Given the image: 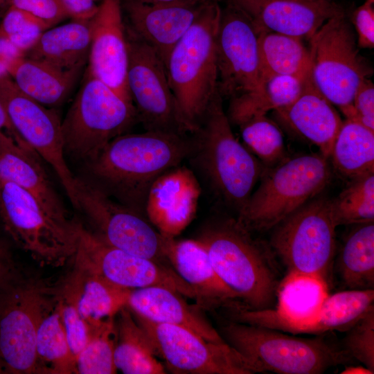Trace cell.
I'll return each mask as SVG.
<instances>
[{
  "label": "cell",
  "mask_w": 374,
  "mask_h": 374,
  "mask_svg": "<svg viewBox=\"0 0 374 374\" xmlns=\"http://www.w3.org/2000/svg\"><path fill=\"white\" fill-rule=\"evenodd\" d=\"M287 130L315 145L329 159L343 121L333 105L307 77L299 96L289 105L274 111Z\"/></svg>",
  "instance_id": "603a6c76"
},
{
  "label": "cell",
  "mask_w": 374,
  "mask_h": 374,
  "mask_svg": "<svg viewBox=\"0 0 374 374\" xmlns=\"http://www.w3.org/2000/svg\"><path fill=\"white\" fill-rule=\"evenodd\" d=\"M195 145L193 134L148 130L123 134L87 163L89 181L145 217V202L154 181L188 159Z\"/></svg>",
  "instance_id": "6da1fadb"
},
{
  "label": "cell",
  "mask_w": 374,
  "mask_h": 374,
  "mask_svg": "<svg viewBox=\"0 0 374 374\" xmlns=\"http://www.w3.org/2000/svg\"><path fill=\"white\" fill-rule=\"evenodd\" d=\"M55 293L73 303L89 327L114 318L127 305L131 290L117 285L74 260Z\"/></svg>",
  "instance_id": "cb8c5ba5"
},
{
  "label": "cell",
  "mask_w": 374,
  "mask_h": 374,
  "mask_svg": "<svg viewBox=\"0 0 374 374\" xmlns=\"http://www.w3.org/2000/svg\"><path fill=\"white\" fill-rule=\"evenodd\" d=\"M341 374H373L374 372L365 366H348L340 373Z\"/></svg>",
  "instance_id": "f907efd6"
},
{
  "label": "cell",
  "mask_w": 374,
  "mask_h": 374,
  "mask_svg": "<svg viewBox=\"0 0 374 374\" xmlns=\"http://www.w3.org/2000/svg\"><path fill=\"white\" fill-rule=\"evenodd\" d=\"M75 208L107 244L130 253L162 262L163 236L148 219L108 196L89 180L76 177Z\"/></svg>",
  "instance_id": "4fadbf2b"
},
{
  "label": "cell",
  "mask_w": 374,
  "mask_h": 374,
  "mask_svg": "<svg viewBox=\"0 0 374 374\" xmlns=\"http://www.w3.org/2000/svg\"><path fill=\"white\" fill-rule=\"evenodd\" d=\"M222 100L217 91L193 133L195 145L188 160L215 195L238 214L265 166L234 136Z\"/></svg>",
  "instance_id": "3957f363"
},
{
  "label": "cell",
  "mask_w": 374,
  "mask_h": 374,
  "mask_svg": "<svg viewBox=\"0 0 374 374\" xmlns=\"http://www.w3.org/2000/svg\"><path fill=\"white\" fill-rule=\"evenodd\" d=\"M8 3L38 18L49 28L70 17L62 0H9Z\"/></svg>",
  "instance_id": "ee69618b"
},
{
  "label": "cell",
  "mask_w": 374,
  "mask_h": 374,
  "mask_svg": "<svg viewBox=\"0 0 374 374\" xmlns=\"http://www.w3.org/2000/svg\"><path fill=\"white\" fill-rule=\"evenodd\" d=\"M54 294L71 351L77 360L89 341L90 327L73 303Z\"/></svg>",
  "instance_id": "b9f144b4"
},
{
  "label": "cell",
  "mask_w": 374,
  "mask_h": 374,
  "mask_svg": "<svg viewBox=\"0 0 374 374\" xmlns=\"http://www.w3.org/2000/svg\"><path fill=\"white\" fill-rule=\"evenodd\" d=\"M220 0L211 1L174 46L166 63L181 117L193 133L217 93V35Z\"/></svg>",
  "instance_id": "277c9868"
},
{
  "label": "cell",
  "mask_w": 374,
  "mask_h": 374,
  "mask_svg": "<svg viewBox=\"0 0 374 374\" xmlns=\"http://www.w3.org/2000/svg\"><path fill=\"white\" fill-rule=\"evenodd\" d=\"M358 47H374V0H365L352 15Z\"/></svg>",
  "instance_id": "f6af8a7d"
},
{
  "label": "cell",
  "mask_w": 374,
  "mask_h": 374,
  "mask_svg": "<svg viewBox=\"0 0 374 374\" xmlns=\"http://www.w3.org/2000/svg\"><path fill=\"white\" fill-rule=\"evenodd\" d=\"M9 0H0V7L5 4L6 3H8Z\"/></svg>",
  "instance_id": "db71d44e"
},
{
  "label": "cell",
  "mask_w": 374,
  "mask_h": 374,
  "mask_svg": "<svg viewBox=\"0 0 374 374\" xmlns=\"http://www.w3.org/2000/svg\"><path fill=\"white\" fill-rule=\"evenodd\" d=\"M117 339L114 318L90 328L89 341L76 360V373L112 374L117 371L114 360Z\"/></svg>",
  "instance_id": "74e56055"
},
{
  "label": "cell",
  "mask_w": 374,
  "mask_h": 374,
  "mask_svg": "<svg viewBox=\"0 0 374 374\" xmlns=\"http://www.w3.org/2000/svg\"><path fill=\"white\" fill-rule=\"evenodd\" d=\"M132 312L152 322L187 328L208 341L225 343L198 305L188 304L183 296L163 286L131 290L127 305Z\"/></svg>",
  "instance_id": "d4e9b609"
},
{
  "label": "cell",
  "mask_w": 374,
  "mask_h": 374,
  "mask_svg": "<svg viewBox=\"0 0 374 374\" xmlns=\"http://www.w3.org/2000/svg\"><path fill=\"white\" fill-rule=\"evenodd\" d=\"M49 26L20 9L9 6L0 24V36L8 39L25 55Z\"/></svg>",
  "instance_id": "ab89813d"
},
{
  "label": "cell",
  "mask_w": 374,
  "mask_h": 374,
  "mask_svg": "<svg viewBox=\"0 0 374 374\" xmlns=\"http://www.w3.org/2000/svg\"><path fill=\"white\" fill-rule=\"evenodd\" d=\"M126 35L127 86L137 121L148 131L193 134L181 117L162 60L149 46Z\"/></svg>",
  "instance_id": "9a60e30c"
},
{
  "label": "cell",
  "mask_w": 374,
  "mask_h": 374,
  "mask_svg": "<svg viewBox=\"0 0 374 374\" xmlns=\"http://www.w3.org/2000/svg\"><path fill=\"white\" fill-rule=\"evenodd\" d=\"M36 353L41 373H76V360L71 351L55 301L39 323Z\"/></svg>",
  "instance_id": "d590c367"
},
{
  "label": "cell",
  "mask_w": 374,
  "mask_h": 374,
  "mask_svg": "<svg viewBox=\"0 0 374 374\" xmlns=\"http://www.w3.org/2000/svg\"><path fill=\"white\" fill-rule=\"evenodd\" d=\"M38 157L30 148L0 131V178L26 190L59 220L73 222Z\"/></svg>",
  "instance_id": "484cf974"
},
{
  "label": "cell",
  "mask_w": 374,
  "mask_h": 374,
  "mask_svg": "<svg viewBox=\"0 0 374 374\" xmlns=\"http://www.w3.org/2000/svg\"><path fill=\"white\" fill-rule=\"evenodd\" d=\"M0 100L15 141L30 147L51 166L74 206L76 177L65 160L62 122L57 112L22 92L10 76L0 78Z\"/></svg>",
  "instance_id": "5bb4252c"
},
{
  "label": "cell",
  "mask_w": 374,
  "mask_h": 374,
  "mask_svg": "<svg viewBox=\"0 0 374 374\" xmlns=\"http://www.w3.org/2000/svg\"><path fill=\"white\" fill-rule=\"evenodd\" d=\"M238 126L246 147L266 167L274 166L285 159L281 130L266 114L251 117Z\"/></svg>",
  "instance_id": "f35d334b"
},
{
  "label": "cell",
  "mask_w": 374,
  "mask_h": 374,
  "mask_svg": "<svg viewBox=\"0 0 374 374\" xmlns=\"http://www.w3.org/2000/svg\"><path fill=\"white\" fill-rule=\"evenodd\" d=\"M346 238L339 260L344 284L350 289L374 288V224H361Z\"/></svg>",
  "instance_id": "e575fe53"
},
{
  "label": "cell",
  "mask_w": 374,
  "mask_h": 374,
  "mask_svg": "<svg viewBox=\"0 0 374 374\" xmlns=\"http://www.w3.org/2000/svg\"><path fill=\"white\" fill-rule=\"evenodd\" d=\"M117 339L114 360L117 370L125 374H164L146 332L127 306L117 314Z\"/></svg>",
  "instance_id": "f546056e"
},
{
  "label": "cell",
  "mask_w": 374,
  "mask_h": 374,
  "mask_svg": "<svg viewBox=\"0 0 374 374\" xmlns=\"http://www.w3.org/2000/svg\"><path fill=\"white\" fill-rule=\"evenodd\" d=\"M374 308V289H350L328 294L314 321L305 333L346 332Z\"/></svg>",
  "instance_id": "836d02e7"
},
{
  "label": "cell",
  "mask_w": 374,
  "mask_h": 374,
  "mask_svg": "<svg viewBox=\"0 0 374 374\" xmlns=\"http://www.w3.org/2000/svg\"><path fill=\"white\" fill-rule=\"evenodd\" d=\"M258 35L248 15L226 0L217 35V90L222 99L230 101L260 89Z\"/></svg>",
  "instance_id": "2e32d148"
},
{
  "label": "cell",
  "mask_w": 374,
  "mask_h": 374,
  "mask_svg": "<svg viewBox=\"0 0 374 374\" xmlns=\"http://www.w3.org/2000/svg\"><path fill=\"white\" fill-rule=\"evenodd\" d=\"M137 121L134 105L87 70L82 84L62 122L65 152L87 163Z\"/></svg>",
  "instance_id": "ba28073f"
},
{
  "label": "cell",
  "mask_w": 374,
  "mask_h": 374,
  "mask_svg": "<svg viewBox=\"0 0 374 374\" xmlns=\"http://www.w3.org/2000/svg\"><path fill=\"white\" fill-rule=\"evenodd\" d=\"M90 22L87 71L132 103L127 86L128 46L121 0L102 1Z\"/></svg>",
  "instance_id": "d6986e66"
},
{
  "label": "cell",
  "mask_w": 374,
  "mask_h": 374,
  "mask_svg": "<svg viewBox=\"0 0 374 374\" xmlns=\"http://www.w3.org/2000/svg\"><path fill=\"white\" fill-rule=\"evenodd\" d=\"M220 279L251 310L274 308L280 285L270 247L256 240L236 218L207 224L197 238Z\"/></svg>",
  "instance_id": "7a4b0ae2"
},
{
  "label": "cell",
  "mask_w": 374,
  "mask_h": 374,
  "mask_svg": "<svg viewBox=\"0 0 374 374\" xmlns=\"http://www.w3.org/2000/svg\"><path fill=\"white\" fill-rule=\"evenodd\" d=\"M54 286L21 275L0 287V357L10 373H41L36 336L55 303Z\"/></svg>",
  "instance_id": "8fae6325"
},
{
  "label": "cell",
  "mask_w": 374,
  "mask_h": 374,
  "mask_svg": "<svg viewBox=\"0 0 374 374\" xmlns=\"http://www.w3.org/2000/svg\"><path fill=\"white\" fill-rule=\"evenodd\" d=\"M90 19H73L47 29L25 56L64 69H82L90 48Z\"/></svg>",
  "instance_id": "f1b7e54d"
},
{
  "label": "cell",
  "mask_w": 374,
  "mask_h": 374,
  "mask_svg": "<svg viewBox=\"0 0 374 374\" xmlns=\"http://www.w3.org/2000/svg\"><path fill=\"white\" fill-rule=\"evenodd\" d=\"M163 255L175 271L194 290L197 305L209 309L230 307L240 299L215 271L204 246L197 239L163 236Z\"/></svg>",
  "instance_id": "7402d4cb"
},
{
  "label": "cell",
  "mask_w": 374,
  "mask_h": 374,
  "mask_svg": "<svg viewBox=\"0 0 374 374\" xmlns=\"http://www.w3.org/2000/svg\"><path fill=\"white\" fill-rule=\"evenodd\" d=\"M310 73L304 77L275 75L264 78L257 91L229 101L226 114L231 124L238 126L251 117L289 105L301 93Z\"/></svg>",
  "instance_id": "4dcf8cb0"
},
{
  "label": "cell",
  "mask_w": 374,
  "mask_h": 374,
  "mask_svg": "<svg viewBox=\"0 0 374 374\" xmlns=\"http://www.w3.org/2000/svg\"><path fill=\"white\" fill-rule=\"evenodd\" d=\"M201 187L192 169L181 164L161 174L147 197L145 215L163 236L175 238L195 216Z\"/></svg>",
  "instance_id": "ffe728a7"
},
{
  "label": "cell",
  "mask_w": 374,
  "mask_h": 374,
  "mask_svg": "<svg viewBox=\"0 0 374 374\" xmlns=\"http://www.w3.org/2000/svg\"><path fill=\"white\" fill-rule=\"evenodd\" d=\"M346 332L344 349L352 358L374 372V308Z\"/></svg>",
  "instance_id": "60d3db41"
},
{
  "label": "cell",
  "mask_w": 374,
  "mask_h": 374,
  "mask_svg": "<svg viewBox=\"0 0 374 374\" xmlns=\"http://www.w3.org/2000/svg\"><path fill=\"white\" fill-rule=\"evenodd\" d=\"M218 332L261 373L321 374L352 359L344 348L331 344L321 335L306 339L233 320L222 325Z\"/></svg>",
  "instance_id": "8992f818"
},
{
  "label": "cell",
  "mask_w": 374,
  "mask_h": 374,
  "mask_svg": "<svg viewBox=\"0 0 374 374\" xmlns=\"http://www.w3.org/2000/svg\"><path fill=\"white\" fill-rule=\"evenodd\" d=\"M258 48L263 80L275 75L304 77L310 73L309 51L301 38L260 31Z\"/></svg>",
  "instance_id": "d6a6232c"
},
{
  "label": "cell",
  "mask_w": 374,
  "mask_h": 374,
  "mask_svg": "<svg viewBox=\"0 0 374 374\" xmlns=\"http://www.w3.org/2000/svg\"><path fill=\"white\" fill-rule=\"evenodd\" d=\"M336 227L329 199L317 196L274 227L269 247L287 275L315 278L328 285Z\"/></svg>",
  "instance_id": "9c48e42d"
},
{
  "label": "cell",
  "mask_w": 374,
  "mask_h": 374,
  "mask_svg": "<svg viewBox=\"0 0 374 374\" xmlns=\"http://www.w3.org/2000/svg\"><path fill=\"white\" fill-rule=\"evenodd\" d=\"M21 274L7 245L0 237V287L13 282Z\"/></svg>",
  "instance_id": "bcb514c9"
},
{
  "label": "cell",
  "mask_w": 374,
  "mask_h": 374,
  "mask_svg": "<svg viewBox=\"0 0 374 374\" xmlns=\"http://www.w3.org/2000/svg\"><path fill=\"white\" fill-rule=\"evenodd\" d=\"M346 119L357 121L374 131V85L370 78L357 87L352 105L341 110Z\"/></svg>",
  "instance_id": "7bdbcfd3"
},
{
  "label": "cell",
  "mask_w": 374,
  "mask_h": 374,
  "mask_svg": "<svg viewBox=\"0 0 374 374\" xmlns=\"http://www.w3.org/2000/svg\"><path fill=\"white\" fill-rule=\"evenodd\" d=\"M2 373H10V371L5 362L0 357V374Z\"/></svg>",
  "instance_id": "f5cc1de1"
},
{
  "label": "cell",
  "mask_w": 374,
  "mask_h": 374,
  "mask_svg": "<svg viewBox=\"0 0 374 374\" xmlns=\"http://www.w3.org/2000/svg\"><path fill=\"white\" fill-rule=\"evenodd\" d=\"M137 1H139L143 3H166L181 1H186V0H137Z\"/></svg>",
  "instance_id": "816d5d0a"
},
{
  "label": "cell",
  "mask_w": 374,
  "mask_h": 374,
  "mask_svg": "<svg viewBox=\"0 0 374 374\" xmlns=\"http://www.w3.org/2000/svg\"><path fill=\"white\" fill-rule=\"evenodd\" d=\"M328 287L315 278L287 275L280 283L276 308L262 312V325L283 332L305 333L328 294Z\"/></svg>",
  "instance_id": "4316f807"
},
{
  "label": "cell",
  "mask_w": 374,
  "mask_h": 374,
  "mask_svg": "<svg viewBox=\"0 0 374 374\" xmlns=\"http://www.w3.org/2000/svg\"><path fill=\"white\" fill-rule=\"evenodd\" d=\"M329 158L335 169L350 180L374 173V131L346 119L343 121Z\"/></svg>",
  "instance_id": "1f68e13d"
},
{
  "label": "cell",
  "mask_w": 374,
  "mask_h": 374,
  "mask_svg": "<svg viewBox=\"0 0 374 374\" xmlns=\"http://www.w3.org/2000/svg\"><path fill=\"white\" fill-rule=\"evenodd\" d=\"M82 69H64L24 55L13 64L9 75L22 92L44 106L54 107L68 98Z\"/></svg>",
  "instance_id": "83f0119b"
},
{
  "label": "cell",
  "mask_w": 374,
  "mask_h": 374,
  "mask_svg": "<svg viewBox=\"0 0 374 374\" xmlns=\"http://www.w3.org/2000/svg\"><path fill=\"white\" fill-rule=\"evenodd\" d=\"M133 315L150 339L156 355L164 361L166 367L173 373H261L253 362L226 342H212L187 328L155 323Z\"/></svg>",
  "instance_id": "7c38bea8"
},
{
  "label": "cell",
  "mask_w": 374,
  "mask_h": 374,
  "mask_svg": "<svg viewBox=\"0 0 374 374\" xmlns=\"http://www.w3.org/2000/svg\"><path fill=\"white\" fill-rule=\"evenodd\" d=\"M336 226L374 221V173L351 180L336 197L329 199Z\"/></svg>",
  "instance_id": "8d00e7d4"
},
{
  "label": "cell",
  "mask_w": 374,
  "mask_h": 374,
  "mask_svg": "<svg viewBox=\"0 0 374 374\" xmlns=\"http://www.w3.org/2000/svg\"><path fill=\"white\" fill-rule=\"evenodd\" d=\"M103 0H62L73 19H90L98 10L97 1Z\"/></svg>",
  "instance_id": "c3c4849f"
},
{
  "label": "cell",
  "mask_w": 374,
  "mask_h": 374,
  "mask_svg": "<svg viewBox=\"0 0 374 374\" xmlns=\"http://www.w3.org/2000/svg\"><path fill=\"white\" fill-rule=\"evenodd\" d=\"M309 42L310 74L314 84L341 111L351 106L357 87L372 75L373 68L360 55L344 12L327 20Z\"/></svg>",
  "instance_id": "30bf717a"
},
{
  "label": "cell",
  "mask_w": 374,
  "mask_h": 374,
  "mask_svg": "<svg viewBox=\"0 0 374 374\" xmlns=\"http://www.w3.org/2000/svg\"><path fill=\"white\" fill-rule=\"evenodd\" d=\"M73 259L110 282L130 290L163 286L184 297L197 299L193 288L171 266L113 247L82 225Z\"/></svg>",
  "instance_id": "e0dca14e"
},
{
  "label": "cell",
  "mask_w": 374,
  "mask_h": 374,
  "mask_svg": "<svg viewBox=\"0 0 374 374\" xmlns=\"http://www.w3.org/2000/svg\"><path fill=\"white\" fill-rule=\"evenodd\" d=\"M251 19L258 31L310 38L330 17L344 11L332 1L227 0Z\"/></svg>",
  "instance_id": "44dd1931"
},
{
  "label": "cell",
  "mask_w": 374,
  "mask_h": 374,
  "mask_svg": "<svg viewBox=\"0 0 374 374\" xmlns=\"http://www.w3.org/2000/svg\"><path fill=\"white\" fill-rule=\"evenodd\" d=\"M25 54L8 39L0 36V78L8 77L13 64Z\"/></svg>",
  "instance_id": "7dc6e473"
},
{
  "label": "cell",
  "mask_w": 374,
  "mask_h": 374,
  "mask_svg": "<svg viewBox=\"0 0 374 374\" xmlns=\"http://www.w3.org/2000/svg\"><path fill=\"white\" fill-rule=\"evenodd\" d=\"M0 219L13 241L42 265L73 259L82 224L63 222L18 185L0 178Z\"/></svg>",
  "instance_id": "52a82bcc"
},
{
  "label": "cell",
  "mask_w": 374,
  "mask_h": 374,
  "mask_svg": "<svg viewBox=\"0 0 374 374\" xmlns=\"http://www.w3.org/2000/svg\"><path fill=\"white\" fill-rule=\"evenodd\" d=\"M328 159L321 153L309 154L265 167L237 220L249 231L276 226L326 187L332 177Z\"/></svg>",
  "instance_id": "5b68a950"
},
{
  "label": "cell",
  "mask_w": 374,
  "mask_h": 374,
  "mask_svg": "<svg viewBox=\"0 0 374 374\" xmlns=\"http://www.w3.org/2000/svg\"><path fill=\"white\" fill-rule=\"evenodd\" d=\"M6 130L10 135L15 141V133L8 119L6 110L0 100V131Z\"/></svg>",
  "instance_id": "681fc988"
},
{
  "label": "cell",
  "mask_w": 374,
  "mask_h": 374,
  "mask_svg": "<svg viewBox=\"0 0 374 374\" xmlns=\"http://www.w3.org/2000/svg\"><path fill=\"white\" fill-rule=\"evenodd\" d=\"M324 1H332V0H324Z\"/></svg>",
  "instance_id": "11a10c76"
},
{
  "label": "cell",
  "mask_w": 374,
  "mask_h": 374,
  "mask_svg": "<svg viewBox=\"0 0 374 374\" xmlns=\"http://www.w3.org/2000/svg\"><path fill=\"white\" fill-rule=\"evenodd\" d=\"M211 1L147 3L121 0L127 20L126 33L152 48L165 64L174 46Z\"/></svg>",
  "instance_id": "ac0fdd59"
}]
</instances>
